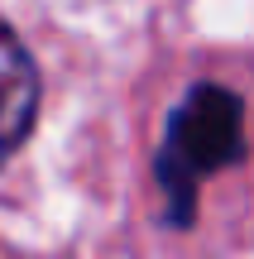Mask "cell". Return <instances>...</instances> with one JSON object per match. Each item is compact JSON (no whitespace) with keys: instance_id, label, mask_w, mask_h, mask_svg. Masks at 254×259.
Masks as SVG:
<instances>
[{"instance_id":"obj_2","label":"cell","mask_w":254,"mask_h":259,"mask_svg":"<svg viewBox=\"0 0 254 259\" xmlns=\"http://www.w3.org/2000/svg\"><path fill=\"white\" fill-rule=\"evenodd\" d=\"M34 106H38V77L29 63L24 44L0 24V163L19 149V139L34 125Z\"/></svg>"},{"instance_id":"obj_1","label":"cell","mask_w":254,"mask_h":259,"mask_svg":"<svg viewBox=\"0 0 254 259\" xmlns=\"http://www.w3.org/2000/svg\"><path fill=\"white\" fill-rule=\"evenodd\" d=\"M240 120L245 115H240V101L230 92L197 87L168 125V149H163V163H159L163 183L173 192H182V187H192V178L240 158V139H245Z\"/></svg>"}]
</instances>
